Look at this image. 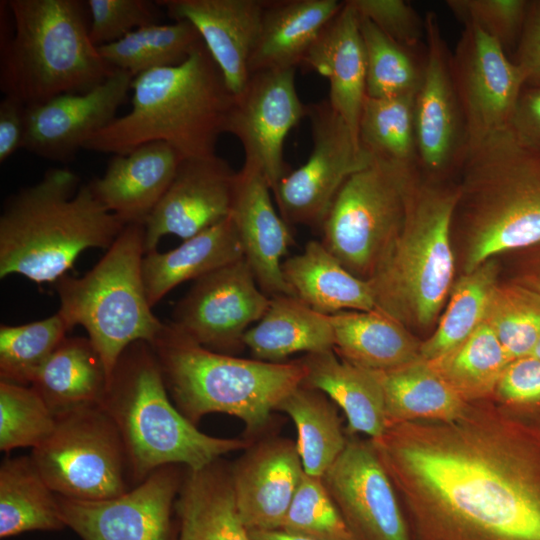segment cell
Listing matches in <instances>:
<instances>
[{
  "label": "cell",
  "instance_id": "6da1fadb",
  "mask_svg": "<svg viewBox=\"0 0 540 540\" xmlns=\"http://www.w3.org/2000/svg\"><path fill=\"white\" fill-rule=\"evenodd\" d=\"M371 441L412 540H540V433L493 400Z\"/></svg>",
  "mask_w": 540,
  "mask_h": 540
},
{
  "label": "cell",
  "instance_id": "7a4b0ae2",
  "mask_svg": "<svg viewBox=\"0 0 540 540\" xmlns=\"http://www.w3.org/2000/svg\"><path fill=\"white\" fill-rule=\"evenodd\" d=\"M131 109L89 136L83 149L127 154L161 141L183 159L215 154L234 96L202 42L177 66L133 77Z\"/></svg>",
  "mask_w": 540,
  "mask_h": 540
},
{
  "label": "cell",
  "instance_id": "3957f363",
  "mask_svg": "<svg viewBox=\"0 0 540 540\" xmlns=\"http://www.w3.org/2000/svg\"><path fill=\"white\" fill-rule=\"evenodd\" d=\"M67 168L10 196L0 216V277L58 281L89 248L108 249L125 224Z\"/></svg>",
  "mask_w": 540,
  "mask_h": 540
},
{
  "label": "cell",
  "instance_id": "277c9868",
  "mask_svg": "<svg viewBox=\"0 0 540 540\" xmlns=\"http://www.w3.org/2000/svg\"><path fill=\"white\" fill-rule=\"evenodd\" d=\"M458 165L453 222L464 237V272L540 244V153L507 127L466 149Z\"/></svg>",
  "mask_w": 540,
  "mask_h": 540
},
{
  "label": "cell",
  "instance_id": "5b68a950",
  "mask_svg": "<svg viewBox=\"0 0 540 540\" xmlns=\"http://www.w3.org/2000/svg\"><path fill=\"white\" fill-rule=\"evenodd\" d=\"M13 30L1 36L0 89L25 106L85 93L116 69L89 35L82 1L6 0Z\"/></svg>",
  "mask_w": 540,
  "mask_h": 540
},
{
  "label": "cell",
  "instance_id": "8992f818",
  "mask_svg": "<svg viewBox=\"0 0 540 540\" xmlns=\"http://www.w3.org/2000/svg\"><path fill=\"white\" fill-rule=\"evenodd\" d=\"M103 407L119 430L136 483L168 465L199 470L251 445L248 439L205 434L186 418L172 403L156 355L145 341L134 342L120 356Z\"/></svg>",
  "mask_w": 540,
  "mask_h": 540
},
{
  "label": "cell",
  "instance_id": "52a82bcc",
  "mask_svg": "<svg viewBox=\"0 0 540 540\" xmlns=\"http://www.w3.org/2000/svg\"><path fill=\"white\" fill-rule=\"evenodd\" d=\"M150 345L171 399L195 425L210 413H225L240 419L248 433L260 432L306 377L301 359L273 363L215 352L170 322Z\"/></svg>",
  "mask_w": 540,
  "mask_h": 540
},
{
  "label": "cell",
  "instance_id": "ba28073f",
  "mask_svg": "<svg viewBox=\"0 0 540 540\" xmlns=\"http://www.w3.org/2000/svg\"><path fill=\"white\" fill-rule=\"evenodd\" d=\"M457 185L419 179L401 229L368 279L375 309L406 328L433 325L453 286Z\"/></svg>",
  "mask_w": 540,
  "mask_h": 540
},
{
  "label": "cell",
  "instance_id": "9c48e42d",
  "mask_svg": "<svg viewBox=\"0 0 540 540\" xmlns=\"http://www.w3.org/2000/svg\"><path fill=\"white\" fill-rule=\"evenodd\" d=\"M144 241V224H127L88 272L57 281L58 312L71 328L86 330L109 380L124 350L137 341L152 343L164 325L146 296Z\"/></svg>",
  "mask_w": 540,
  "mask_h": 540
},
{
  "label": "cell",
  "instance_id": "30bf717a",
  "mask_svg": "<svg viewBox=\"0 0 540 540\" xmlns=\"http://www.w3.org/2000/svg\"><path fill=\"white\" fill-rule=\"evenodd\" d=\"M417 164L373 158L342 185L323 221L322 244L368 280L404 222L420 179Z\"/></svg>",
  "mask_w": 540,
  "mask_h": 540
},
{
  "label": "cell",
  "instance_id": "8fae6325",
  "mask_svg": "<svg viewBox=\"0 0 540 540\" xmlns=\"http://www.w3.org/2000/svg\"><path fill=\"white\" fill-rule=\"evenodd\" d=\"M31 458L50 489L65 498L103 500L129 490L124 444L103 405L57 416L54 431Z\"/></svg>",
  "mask_w": 540,
  "mask_h": 540
},
{
  "label": "cell",
  "instance_id": "7c38bea8",
  "mask_svg": "<svg viewBox=\"0 0 540 540\" xmlns=\"http://www.w3.org/2000/svg\"><path fill=\"white\" fill-rule=\"evenodd\" d=\"M313 147L308 160L272 189L278 212L290 225L321 229L345 181L373 157L327 100L308 105Z\"/></svg>",
  "mask_w": 540,
  "mask_h": 540
},
{
  "label": "cell",
  "instance_id": "4fadbf2b",
  "mask_svg": "<svg viewBox=\"0 0 540 540\" xmlns=\"http://www.w3.org/2000/svg\"><path fill=\"white\" fill-rule=\"evenodd\" d=\"M451 73L465 150L510 126L526 83L519 66L496 39L475 26H464L451 55Z\"/></svg>",
  "mask_w": 540,
  "mask_h": 540
},
{
  "label": "cell",
  "instance_id": "5bb4252c",
  "mask_svg": "<svg viewBox=\"0 0 540 540\" xmlns=\"http://www.w3.org/2000/svg\"><path fill=\"white\" fill-rule=\"evenodd\" d=\"M270 297L243 258L195 280L177 302L170 323L201 346L234 355L266 312Z\"/></svg>",
  "mask_w": 540,
  "mask_h": 540
},
{
  "label": "cell",
  "instance_id": "9a60e30c",
  "mask_svg": "<svg viewBox=\"0 0 540 540\" xmlns=\"http://www.w3.org/2000/svg\"><path fill=\"white\" fill-rule=\"evenodd\" d=\"M307 110L297 94L295 68L251 73L244 89L234 96L224 132L238 138L244 161L263 172L271 191L288 173L285 139Z\"/></svg>",
  "mask_w": 540,
  "mask_h": 540
},
{
  "label": "cell",
  "instance_id": "2e32d148",
  "mask_svg": "<svg viewBox=\"0 0 540 540\" xmlns=\"http://www.w3.org/2000/svg\"><path fill=\"white\" fill-rule=\"evenodd\" d=\"M177 465L152 472L133 489L103 500L57 495L62 519L82 540H169L183 477Z\"/></svg>",
  "mask_w": 540,
  "mask_h": 540
},
{
  "label": "cell",
  "instance_id": "e0dca14e",
  "mask_svg": "<svg viewBox=\"0 0 540 540\" xmlns=\"http://www.w3.org/2000/svg\"><path fill=\"white\" fill-rule=\"evenodd\" d=\"M322 479L356 540H412L396 489L370 439L348 437Z\"/></svg>",
  "mask_w": 540,
  "mask_h": 540
},
{
  "label": "cell",
  "instance_id": "ac0fdd59",
  "mask_svg": "<svg viewBox=\"0 0 540 540\" xmlns=\"http://www.w3.org/2000/svg\"><path fill=\"white\" fill-rule=\"evenodd\" d=\"M426 58L415 97L417 160L428 178L458 165L465 151L462 116L451 73V55L435 13L424 18Z\"/></svg>",
  "mask_w": 540,
  "mask_h": 540
},
{
  "label": "cell",
  "instance_id": "d6986e66",
  "mask_svg": "<svg viewBox=\"0 0 540 540\" xmlns=\"http://www.w3.org/2000/svg\"><path fill=\"white\" fill-rule=\"evenodd\" d=\"M133 76L122 70L85 93L63 94L26 106L23 148L45 159L67 162L86 139L116 118Z\"/></svg>",
  "mask_w": 540,
  "mask_h": 540
},
{
  "label": "cell",
  "instance_id": "ffe728a7",
  "mask_svg": "<svg viewBox=\"0 0 540 540\" xmlns=\"http://www.w3.org/2000/svg\"><path fill=\"white\" fill-rule=\"evenodd\" d=\"M237 172L213 155L183 159L144 223L145 253L172 234L188 239L230 215Z\"/></svg>",
  "mask_w": 540,
  "mask_h": 540
},
{
  "label": "cell",
  "instance_id": "44dd1931",
  "mask_svg": "<svg viewBox=\"0 0 540 540\" xmlns=\"http://www.w3.org/2000/svg\"><path fill=\"white\" fill-rule=\"evenodd\" d=\"M230 473L245 528L249 532L280 530L305 474L296 443L271 438L250 445Z\"/></svg>",
  "mask_w": 540,
  "mask_h": 540
},
{
  "label": "cell",
  "instance_id": "7402d4cb",
  "mask_svg": "<svg viewBox=\"0 0 540 540\" xmlns=\"http://www.w3.org/2000/svg\"><path fill=\"white\" fill-rule=\"evenodd\" d=\"M263 172L245 162L237 172L230 216L244 253L261 290L269 297L293 295L281 265L294 244L289 225L275 209Z\"/></svg>",
  "mask_w": 540,
  "mask_h": 540
},
{
  "label": "cell",
  "instance_id": "603a6c76",
  "mask_svg": "<svg viewBox=\"0 0 540 540\" xmlns=\"http://www.w3.org/2000/svg\"><path fill=\"white\" fill-rule=\"evenodd\" d=\"M175 21L198 30L225 83L237 96L250 77L249 62L259 37L267 1L158 0Z\"/></svg>",
  "mask_w": 540,
  "mask_h": 540
},
{
  "label": "cell",
  "instance_id": "cb8c5ba5",
  "mask_svg": "<svg viewBox=\"0 0 540 540\" xmlns=\"http://www.w3.org/2000/svg\"><path fill=\"white\" fill-rule=\"evenodd\" d=\"M183 158L161 141L114 155L105 173L89 185L97 199L122 223L144 224L158 204Z\"/></svg>",
  "mask_w": 540,
  "mask_h": 540
},
{
  "label": "cell",
  "instance_id": "d4e9b609",
  "mask_svg": "<svg viewBox=\"0 0 540 540\" xmlns=\"http://www.w3.org/2000/svg\"><path fill=\"white\" fill-rule=\"evenodd\" d=\"M301 65L328 79V101L359 142V120L366 97V56L360 17L349 0L343 1Z\"/></svg>",
  "mask_w": 540,
  "mask_h": 540
},
{
  "label": "cell",
  "instance_id": "484cf974",
  "mask_svg": "<svg viewBox=\"0 0 540 540\" xmlns=\"http://www.w3.org/2000/svg\"><path fill=\"white\" fill-rule=\"evenodd\" d=\"M243 258V248L230 215L183 240L172 250L147 252L142 261V274L148 302L153 308L178 285L194 282Z\"/></svg>",
  "mask_w": 540,
  "mask_h": 540
},
{
  "label": "cell",
  "instance_id": "4316f807",
  "mask_svg": "<svg viewBox=\"0 0 540 540\" xmlns=\"http://www.w3.org/2000/svg\"><path fill=\"white\" fill-rule=\"evenodd\" d=\"M303 385L318 389L342 409L347 434L380 438L388 427L384 393L375 371L340 359L333 350L306 354Z\"/></svg>",
  "mask_w": 540,
  "mask_h": 540
},
{
  "label": "cell",
  "instance_id": "83f0119b",
  "mask_svg": "<svg viewBox=\"0 0 540 540\" xmlns=\"http://www.w3.org/2000/svg\"><path fill=\"white\" fill-rule=\"evenodd\" d=\"M342 6L343 1L338 0L267 1L259 37L249 62L250 74L296 69Z\"/></svg>",
  "mask_w": 540,
  "mask_h": 540
},
{
  "label": "cell",
  "instance_id": "f1b7e54d",
  "mask_svg": "<svg viewBox=\"0 0 540 540\" xmlns=\"http://www.w3.org/2000/svg\"><path fill=\"white\" fill-rule=\"evenodd\" d=\"M281 270L294 296L319 313L375 309L369 281L346 269L321 241L307 242L302 253L282 262Z\"/></svg>",
  "mask_w": 540,
  "mask_h": 540
},
{
  "label": "cell",
  "instance_id": "f546056e",
  "mask_svg": "<svg viewBox=\"0 0 540 540\" xmlns=\"http://www.w3.org/2000/svg\"><path fill=\"white\" fill-rule=\"evenodd\" d=\"M187 471L174 505L177 540H251L237 510L230 468L219 459Z\"/></svg>",
  "mask_w": 540,
  "mask_h": 540
},
{
  "label": "cell",
  "instance_id": "4dcf8cb0",
  "mask_svg": "<svg viewBox=\"0 0 540 540\" xmlns=\"http://www.w3.org/2000/svg\"><path fill=\"white\" fill-rule=\"evenodd\" d=\"M330 317L333 351L350 364L382 372L421 359V342L403 324L379 310L341 311Z\"/></svg>",
  "mask_w": 540,
  "mask_h": 540
},
{
  "label": "cell",
  "instance_id": "1f68e13d",
  "mask_svg": "<svg viewBox=\"0 0 540 540\" xmlns=\"http://www.w3.org/2000/svg\"><path fill=\"white\" fill-rule=\"evenodd\" d=\"M244 346L253 358L273 363L287 361L299 352L333 350L330 315L319 313L293 295L270 297L262 318L244 335Z\"/></svg>",
  "mask_w": 540,
  "mask_h": 540
},
{
  "label": "cell",
  "instance_id": "d6a6232c",
  "mask_svg": "<svg viewBox=\"0 0 540 540\" xmlns=\"http://www.w3.org/2000/svg\"><path fill=\"white\" fill-rule=\"evenodd\" d=\"M109 385L105 366L88 337H66L30 386L56 416L103 405Z\"/></svg>",
  "mask_w": 540,
  "mask_h": 540
},
{
  "label": "cell",
  "instance_id": "836d02e7",
  "mask_svg": "<svg viewBox=\"0 0 540 540\" xmlns=\"http://www.w3.org/2000/svg\"><path fill=\"white\" fill-rule=\"evenodd\" d=\"M376 373L384 393L388 426L412 421H452L468 405L422 359Z\"/></svg>",
  "mask_w": 540,
  "mask_h": 540
},
{
  "label": "cell",
  "instance_id": "e575fe53",
  "mask_svg": "<svg viewBox=\"0 0 540 540\" xmlns=\"http://www.w3.org/2000/svg\"><path fill=\"white\" fill-rule=\"evenodd\" d=\"M65 527L57 495L31 456L5 459L0 467V537Z\"/></svg>",
  "mask_w": 540,
  "mask_h": 540
},
{
  "label": "cell",
  "instance_id": "d590c367",
  "mask_svg": "<svg viewBox=\"0 0 540 540\" xmlns=\"http://www.w3.org/2000/svg\"><path fill=\"white\" fill-rule=\"evenodd\" d=\"M277 410L295 425L296 447L304 472L322 477L341 455L348 441L337 406L318 389L300 385Z\"/></svg>",
  "mask_w": 540,
  "mask_h": 540
},
{
  "label": "cell",
  "instance_id": "8d00e7d4",
  "mask_svg": "<svg viewBox=\"0 0 540 540\" xmlns=\"http://www.w3.org/2000/svg\"><path fill=\"white\" fill-rule=\"evenodd\" d=\"M498 284V265L488 260L453 284L444 313L432 335L421 342L420 358L435 360L471 336L486 319L490 298Z\"/></svg>",
  "mask_w": 540,
  "mask_h": 540
},
{
  "label": "cell",
  "instance_id": "74e56055",
  "mask_svg": "<svg viewBox=\"0 0 540 540\" xmlns=\"http://www.w3.org/2000/svg\"><path fill=\"white\" fill-rule=\"evenodd\" d=\"M202 42L192 23L179 20L141 27L98 50L112 68L135 77L150 70L180 65Z\"/></svg>",
  "mask_w": 540,
  "mask_h": 540
},
{
  "label": "cell",
  "instance_id": "f35d334b",
  "mask_svg": "<svg viewBox=\"0 0 540 540\" xmlns=\"http://www.w3.org/2000/svg\"><path fill=\"white\" fill-rule=\"evenodd\" d=\"M467 403L492 400L511 362L490 326L484 322L460 345L427 361Z\"/></svg>",
  "mask_w": 540,
  "mask_h": 540
},
{
  "label": "cell",
  "instance_id": "ab89813d",
  "mask_svg": "<svg viewBox=\"0 0 540 540\" xmlns=\"http://www.w3.org/2000/svg\"><path fill=\"white\" fill-rule=\"evenodd\" d=\"M416 93L388 98L365 97L358 137L361 147L373 158L418 165Z\"/></svg>",
  "mask_w": 540,
  "mask_h": 540
},
{
  "label": "cell",
  "instance_id": "60d3db41",
  "mask_svg": "<svg viewBox=\"0 0 540 540\" xmlns=\"http://www.w3.org/2000/svg\"><path fill=\"white\" fill-rule=\"evenodd\" d=\"M72 328L57 311L48 318L0 326L1 381L31 385L40 368Z\"/></svg>",
  "mask_w": 540,
  "mask_h": 540
},
{
  "label": "cell",
  "instance_id": "b9f144b4",
  "mask_svg": "<svg viewBox=\"0 0 540 540\" xmlns=\"http://www.w3.org/2000/svg\"><path fill=\"white\" fill-rule=\"evenodd\" d=\"M485 322L511 361L530 356L540 339V297L521 284H497Z\"/></svg>",
  "mask_w": 540,
  "mask_h": 540
},
{
  "label": "cell",
  "instance_id": "7bdbcfd3",
  "mask_svg": "<svg viewBox=\"0 0 540 540\" xmlns=\"http://www.w3.org/2000/svg\"><path fill=\"white\" fill-rule=\"evenodd\" d=\"M359 15V14H358ZM360 17L366 56V96L388 98L416 93L422 78L409 50Z\"/></svg>",
  "mask_w": 540,
  "mask_h": 540
},
{
  "label": "cell",
  "instance_id": "ee69618b",
  "mask_svg": "<svg viewBox=\"0 0 540 540\" xmlns=\"http://www.w3.org/2000/svg\"><path fill=\"white\" fill-rule=\"evenodd\" d=\"M57 416L30 385L0 381V450L41 445L52 434Z\"/></svg>",
  "mask_w": 540,
  "mask_h": 540
},
{
  "label": "cell",
  "instance_id": "f6af8a7d",
  "mask_svg": "<svg viewBox=\"0 0 540 540\" xmlns=\"http://www.w3.org/2000/svg\"><path fill=\"white\" fill-rule=\"evenodd\" d=\"M280 531L308 540H356L322 477L306 473Z\"/></svg>",
  "mask_w": 540,
  "mask_h": 540
},
{
  "label": "cell",
  "instance_id": "bcb514c9",
  "mask_svg": "<svg viewBox=\"0 0 540 540\" xmlns=\"http://www.w3.org/2000/svg\"><path fill=\"white\" fill-rule=\"evenodd\" d=\"M492 400L512 418L540 433V359L530 355L511 361Z\"/></svg>",
  "mask_w": 540,
  "mask_h": 540
},
{
  "label": "cell",
  "instance_id": "7dc6e473",
  "mask_svg": "<svg viewBox=\"0 0 540 540\" xmlns=\"http://www.w3.org/2000/svg\"><path fill=\"white\" fill-rule=\"evenodd\" d=\"M529 1L448 0L447 7L464 26H475L496 39L504 48L519 41Z\"/></svg>",
  "mask_w": 540,
  "mask_h": 540
},
{
  "label": "cell",
  "instance_id": "c3c4849f",
  "mask_svg": "<svg viewBox=\"0 0 540 540\" xmlns=\"http://www.w3.org/2000/svg\"><path fill=\"white\" fill-rule=\"evenodd\" d=\"M89 35L96 47L116 42L129 33L158 23L157 3L147 0H88Z\"/></svg>",
  "mask_w": 540,
  "mask_h": 540
},
{
  "label": "cell",
  "instance_id": "681fc988",
  "mask_svg": "<svg viewBox=\"0 0 540 540\" xmlns=\"http://www.w3.org/2000/svg\"><path fill=\"white\" fill-rule=\"evenodd\" d=\"M357 13L370 20L386 36L407 48L425 36L424 19L404 0H349Z\"/></svg>",
  "mask_w": 540,
  "mask_h": 540
},
{
  "label": "cell",
  "instance_id": "f907efd6",
  "mask_svg": "<svg viewBox=\"0 0 540 540\" xmlns=\"http://www.w3.org/2000/svg\"><path fill=\"white\" fill-rule=\"evenodd\" d=\"M509 127L524 146L540 153V84L523 88Z\"/></svg>",
  "mask_w": 540,
  "mask_h": 540
},
{
  "label": "cell",
  "instance_id": "816d5d0a",
  "mask_svg": "<svg viewBox=\"0 0 540 540\" xmlns=\"http://www.w3.org/2000/svg\"><path fill=\"white\" fill-rule=\"evenodd\" d=\"M516 53L526 85L540 84V1L529 4Z\"/></svg>",
  "mask_w": 540,
  "mask_h": 540
},
{
  "label": "cell",
  "instance_id": "f5cc1de1",
  "mask_svg": "<svg viewBox=\"0 0 540 540\" xmlns=\"http://www.w3.org/2000/svg\"><path fill=\"white\" fill-rule=\"evenodd\" d=\"M25 111L26 106L14 98L4 96L0 102V163L23 148Z\"/></svg>",
  "mask_w": 540,
  "mask_h": 540
},
{
  "label": "cell",
  "instance_id": "db71d44e",
  "mask_svg": "<svg viewBox=\"0 0 540 540\" xmlns=\"http://www.w3.org/2000/svg\"><path fill=\"white\" fill-rule=\"evenodd\" d=\"M518 282L540 297V255L529 265Z\"/></svg>",
  "mask_w": 540,
  "mask_h": 540
},
{
  "label": "cell",
  "instance_id": "11a10c76",
  "mask_svg": "<svg viewBox=\"0 0 540 540\" xmlns=\"http://www.w3.org/2000/svg\"><path fill=\"white\" fill-rule=\"evenodd\" d=\"M250 533L251 540H308L300 537H295L286 534L280 530L276 531H252Z\"/></svg>",
  "mask_w": 540,
  "mask_h": 540
},
{
  "label": "cell",
  "instance_id": "9f6ffc18",
  "mask_svg": "<svg viewBox=\"0 0 540 540\" xmlns=\"http://www.w3.org/2000/svg\"><path fill=\"white\" fill-rule=\"evenodd\" d=\"M532 356L540 359V339H539L537 345L535 346V348L533 350Z\"/></svg>",
  "mask_w": 540,
  "mask_h": 540
}]
</instances>
